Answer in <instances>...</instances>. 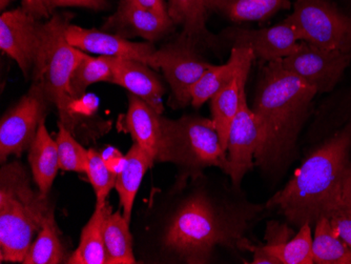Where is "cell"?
I'll list each match as a JSON object with an SVG mask.
<instances>
[{
  "instance_id": "6da1fadb",
  "label": "cell",
  "mask_w": 351,
  "mask_h": 264,
  "mask_svg": "<svg viewBox=\"0 0 351 264\" xmlns=\"http://www.w3.org/2000/svg\"><path fill=\"white\" fill-rule=\"evenodd\" d=\"M254 211L204 185L177 201L169 210L149 208L138 216L134 246L138 261L210 263L217 248L246 251L248 221Z\"/></svg>"
},
{
  "instance_id": "7a4b0ae2",
  "label": "cell",
  "mask_w": 351,
  "mask_h": 264,
  "mask_svg": "<svg viewBox=\"0 0 351 264\" xmlns=\"http://www.w3.org/2000/svg\"><path fill=\"white\" fill-rule=\"evenodd\" d=\"M317 91L283 68L267 62L254 96L252 112L261 128L254 163L265 171L285 167L293 158L298 137Z\"/></svg>"
},
{
  "instance_id": "3957f363",
  "label": "cell",
  "mask_w": 351,
  "mask_h": 264,
  "mask_svg": "<svg viewBox=\"0 0 351 264\" xmlns=\"http://www.w3.org/2000/svg\"><path fill=\"white\" fill-rule=\"evenodd\" d=\"M351 123L317 147L298 169L295 176L267 201L297 226H315L321 217L332 214L341 181L350 163Z\"/></svg>"
},
{
  "instance_id": "277c9868",
  "label": "cell",
  "mask_w": 351,
  "mask_h": 264,
  "mask_svg": "<svg viewBox=\"0 0 351 264\" xmlns=\"http://www.w3.org/2000/svg\"><path fill=\"white\" fill-rule=\"evenodd\" d=\"M54 210L49 195L32 187L19 161L0 169V261L23 263L47 215Z\"/></svg>"
},
{
  "instance_id": "5b68a950",
  "label": "cell",
  "mask_w": 351,
  "mask_h": 264,
  "mask_svg": "<svg viewBox=\"0 0 351 264\" xmlns=\"http://www.w3.org/2000/svg\"><path fill=\"white\" fill-rule=\"evenodd\" d=\"M161 139L156 163L178 167L177 183L197 178L207 167L228 169V152L223 149L214 120L197 115L179 119L160 117Z\"/></svg>"
},
{
  "instance_id": "8992f818",
  "label": "cell",
  "mask_w": 351,
  "mask_h": 264,
  "mask_svg": "<svg viewBox=\"0 0 351 264\" xmlns=\"http://www.w3.org/2000/svg\"><path fill=\"white\" fill-rule=\"evenodd\" d=\"M70 21L63 15H54L43 23V39L34 70L33 84H38L58 111L61 123L74 133L77 119L73 102L77 100L71 90V80L79 61L86 52L75 48L66 38Z\"/></svg>"
},
{
  "instance_id": "52a82bcc",
  "label": "cell",
  "mask_w": 351,
  "mask_h": 264,
  "mask_svg": "<svg viewBox=\"0 0 351 264\" xmlns=\"http://www.w3.org/2000/svg\"><path fill=\"white\" fill-rule=\"evenodd\" d=\"M285 21L300 40L319 48L351 52V17L327 0H295Z\"/></svg>"
},
{
  "instance_id": "ba28073f",
  "label": "cell",
  "mask_w": 351,
  "mask_h": 264,
  "mask_svg": "<svg viewBox=\"0 0 351 264\" xmlns=\"http://www.w3.org/2000/svg\"><path fill=\"white\" fill-rule=\"evenodd\" d=\"M212 66L199 54L193 41L180 35L173 43L156 50L151 68L162 71L171 86L173 104L185 108L191 104L195 84Z\"/></svg>"
},
{
  "instance_id": "9c48e42d",
  "label": "cell",
  "mask_w": 351,
  "mask_h": 264,
  "mask_svg": "<svg viewBox=\"0 0 351 264\" xmlns=\"http://www.w3.org/2000/svg\"><path fill=\"white\" fill-rule=\"evenodd\" d=\"M51 104L38 84H32L27 94L5 112L0 120V163L10 156H21L29 149Z\"/></svg>"
},
{
  "instance_id": "30bf717a",
  "label": "cell",
  "mask_w": 351,
  "mask_h": 264,
  "mask_svg": "<svg viewBox=\"0 0 351 264\" xmlns=\"http://www.w3.org/2000/svg\"><path fill=\"white\" fill-rule=\"evenodd\" d=\"M284 69L297 75L319 93L335 88L351 62V52L319 48L301 41L295 53L280 59Z\"/></svg>"
},
{
  "instance_id": "8fae6325",
  "label": "cell",
  "mask_w": 351,
  "mask_h": 264,
  "mask_svg": "<svg viewBox=\"0 0 351 264\" xmlns=\"http://www.w3.org/2000/svg\"><path fill=\"white\" fill-rule=\"evenodd\" d=\"M43 39V23L23 8L0 16V50L15 61L25 77L33 73Z\"/></svg>"
},
{
  "instance_id": "7c38bea8",
  "label": "cell",
  "mask_w": 351,
  "mask_h": 264,
  "mask_svg": "<svg viewBox=\"0 0 351 264\" xmlns=\"http://www.w3.org/2000/svg\"><path fill=\"white\" fill-rule=\"evenodd\" d=\"M261 143V128L246 94L242 97L238 113L232 120L228 143V169L226 174L232 179V187L240 188L244 176L252 169L254 155Z\"/></svg>"
},
{
  "instance_id": "4fadbf2b",
  "label": "cell",
  "mask_w": 351,
  "mask_h": 264,
  "mask_svg": "<svg viewBox=\"0 0 351 264\" xmlns=\"http://www.w3.org/2000/svg\"><path fill=\"white\" fill-rule=\"evenodd\" d=\"M66 38L73 47L88 54L131 59L149 67L156 52L153 43H134L120 35L102 29H86L72 23L66 27Z\"/></svg>"
},
{
  "instance_id": "5bb4252c",
  "label": "cell",
  "mask_w": 351,
  "mask_h": 264,
  "mask_svg": "<svg viewBox=\"0 0 351 264\" xmlns=\"http://www.w3.org/2000/svg\"><path fill=\"white\" fill-rule=\"evenodd\" d=\"M226 37L237 48H248L254 58L271 62L293 54L299 48L300 40L293 25L287 21L259 29H230Z\"/></svg>"
},
{
  "instance_id": "9a60e30c",
  "label": "cell",
  "mask_w": 351,
  "mask_h": 264,
  "mask_svg": "<svg viewBox=\"0 0 351 264\" xmlns=\"http://www.w3.org/2000/svg\"><path fill=\"white\" fill-rule=\"evenodd\" d=\"M173 25L171 19H165L142 9L130 0H120L117 11L108 17L102 25V31L120 35L124 38L141 37L153 43L165 37Z\"/></svg>"
},
{
  "instance_id": "2e32d148",
  "label": "cell",
  "mask_w": 351,
  "mask_h": 264,
  "mask_svg": "<svg viewBox=\"0 0 351 264\" xmlns=\"http://www.w3.org/2000/svg\"><path fill=\"white\" fill-rule=\"evenodd\" d=\"M254 53L248 48H241V58L236 74L228 84L213 96L212 119L220 137L223 149L228 152V135L232 120L238 113L242 97L245 95V86L248 74L254 60Z\"/></svg>"
},
{
  "instance_id": "e0dca14e",
  "label": "cell",
  "mask_w": 351,
  "mask_h": 264,
  "mask_svg": "<svg viewBox=\"0 0 351 264\" xmlns=\"http://www.w3.org/2000/svg\"><path fill=\"white\" fill-rule=\"evenodd\" d=\"M112 84L129 91L162 115L165 88L151 67L140 61L114 57Z\"/></svg>"
},
{
  "instance_id": "ac0fdd59",
  "label": "cell",
  "mask_w": 351,
  "mask_h": 264,
  "mask_svg": "<svg viewBox=\"0 0 351 264\" xmlns=\"http://www.w3.org/2000/svg\"><path fill=\"white\" fill-rule=\"evenodd\" d=\"M155 163V158L136 143L124 156L123 165L118 173L115 189L119 195L122 214L130 224H132L134 202L142 179Z\"/></svg>"
},
{
  "instance_id": "d6986e66",
  "label": "cell",
  "mask_w": 351,
  "mask_h": 264,
  "mask_svg": "<svg viewBox=\"0 0 351 264\" xmlns=\"http://www.w3.org/2000/svg\"><path fill=\"white\" fill-rule=\"evenodd\" d=\"M161 115L149 104L133 94H129V108L125 116V129L134 143L157 157L161 139Z\"/></svg>"
},
{
  "instance_id": "ffe728a7",
  "label": "cell",
  "mask_w": 351,
  "mask_h": 264,
  "mask_svg": "<svg viewBox=\"0 0 351 264\" xmlns=\"http://www.w3.org/2000/svg\"><path fill=\"white\" fill-rule=\"evenodd\" d=\"M29 163L37 188L50 194L57 173L60 169L56 141L47 132L45 120L41 122L29 149Z\"/></svg>"
},
{
  "instance_id": "44dd1931",
  "label": "cell",
  "mask_w": 351,
  "mask_h": 264,
  "mask_svg": "<svg viewBox=\"0 0 351 264\" xmlns=\"http://www.w3.org/2000/svg\"><path fill=\"white\" fill-rule=\"evenodd\" d=\"M113 208L110 204L96 206L88 224L82 228L78 246L69 258V264H106L104 228Z\"/></svg>"
},
{
  "instance_id": "7402d4cb",
  "label": "cell",
  "mask_w": 351,
  "mask_h": 264,
  "mask_svg": "<svg viewBox=\"0 0 351 264\" xmlns=\"http://www.w3.org/2000/svg\"><path fill=\"white\" fill-rule=\"evenodd\" d=\"M210 12L234 23L265 21L291 7V0H206Z\"/></svg>"
},
{
  "instance_id": "603a6c76",
  "label": "cell",
  "mask_w": 351,
  "mask_h": 264,
  "mask_svg": "<svg viewBox=\"0 0 351 264\" xmlns=\"http://www.w3.org/2000/svg\"><path fill=\"white\" fill-rule=\"evenodd\" d=\"M167 5L173 25L183 27L182 36L196 45L203 41L210 43L212 34L206 29L210 12L206 0H167Z\"/></svg>"
},
{
  "instance_id": "cb8c5ba5",
  "label": "cell",
  "mask_w": 351,
  "mask_h": 264,
  "mask_svg": "<svg viewBox=\"0 0 351 264\" xmlns=\"http://www.w3.org/2000/svg\"><path fill=\"white\" fill-rule=\"evenodd\" d=\"M122 212L110 213L104 228L106 264H135L134 236Z\"/></svg>"
},
{
  "instance_id": "d4e9b609",
  "label": "cell",
  "mask_w": 351,
  "mask_h": 264,
  "mask_svg": "<svg viewBox=\"0 0 351 264\" xmlns=\"http://www.w3.org/2000/svg\"><path fill=\"white\" fill-rule=\"evenodd\" d=\"M313 263L351 264V248L338 235L327 217H321L315 226Z\"/></svg>"
},
{
  "instance_id": "484cf974",
  "label": "cell",
  "mask_w": 351,
  "mask_h": 264,
  "mask_svg": "<svg viewBox=\"0 0 351 264\" xmlns=\"http://www.w3.org/2000/svg\"><path fill=\"white\" fill-rule=\"evenodd\" d=\"M64 259V246L61 241L55 211L47 215L43 228L32 243L23 264H59Z\"/></svg>"
},
{
  "instance_id": "4316f807",
  "label": "cell",
  "mask_w": 351,
  "mask_h": 264,
  "mask_svg": "<svg viewBox=\"0 0 351 264\" xmlns=\"http://www.w3.org/2000/svg\"><path fill=\"white\" fill-rule=\"evenodd\" d=\"M240 58L241 48L234 47L232 49L230 59L226 64H213L208 70L205 71L204 74L191 91V106L194 108H200L207 100L212 99L213 96L223 86L228 84L236 74Z\"/></svg>"
},
{
  "instance_id": "83f0119b",
  "label": "cell",
  "mask_w": 351,
  "mask_h": 264,
  "mask_svg": "<svg viewBox=\"0 0 351 264\" xmlns=\"http://www.w3.org/2000/svg\"><path fill=\"white\" fill-rule=\"evenodd\" d=\"M114 57H92L86 53L79 61L71 80V90L76 99L82 97L86 88L98 82H113Z\"/></svg>"
},
{
  "instance_id": "f1b7e54d",
  "label": "cell",
  "mask_w": 351,
  "mask_h": 264,
  "mask_svg": "<svg viewBox=\"0 0 351 264\" xmlns=\"http://www.w3.org/2000/svg\"><path fill=\"white\" fill-rule=\"evenodd\" d=\"M313 243L311 226L304 224L300 226L297 234L286 243L280 245L265 244V246L281 264H313Z\"/></svg>"
},
{
  "instance_id": "f546056e",
  "label": "cell",
  "mask_w": 351,
  "mask_h": 264,
  "mask_svg": "<svg viewBox=\"0 0 351 264\" xmlns=\"http://www.w3.org/2000/svg\"><path fill=\"white\" fill-rule=\"evenodd\" d=\"M58 133L56 136L58 147L59 165L60 169L68 172L86 173L88 167V151L73 137L61 122L58 123Z\"/></svg>"
},
{
  "instance_id": "4dcf8cb0",
  "label": "cell",
  "mask_w": 351,
  "mask_h": 264,
  "mask_svg": "<svg viewBox=\"0 0 351 264\" xmlns=\"http://www.w3.org/2000/svg\"><path fill=\"white\" fill-rule=\"evenodd\" d=\"M86 174L96 194V206H106L108 204V197L110 191L115 188L117 173L106 165L101 154L95 149H90Z\"/></svg>"
},
{
  "instance_id": "1f68e13d",
  "label": "cell",
  "mask_w": 351,
  "mask_h": 264,
  "mask_svg": "<svg viewBox=\"0 0 351 264\" xmlns=\"http://www.w3.org/2000/svg\"><path fill=\"white\" fill-rule=\"evenodd\" d=\"M341 212L351 213V161L345 169L342 181H341L336 206L330 216Z\"/></svg>"
},
{
  "instance_id": "d6a6232c",
  "label": "cell",
  "mask_w": 351,
  "mask_h": 264,
  "mask_svg": "<svg viewBox=\"0 0 351 264\" xmlns=\"http://www.w3.org/2000/svg\"><path fill=\"white\" fill-rule=\"evenodd\" d=\"M21 8L37 21L50 19L54 16L52 0H21Z\"/></svg>"
},
{
  "instance_id": "836d02e7",
  "label": "cell",
  "mask_w": 351,
  "mask_h": 264,
  "mask_svg": "<svg viewBox=\"0 0 351 264\" xmlns=\"http://www.w3.org/2000/svg\"><path fill=\"white\" fill-rule=\"evenodd\" d=\"M295 236L293 228L287 224L271 221L266 226V245H280L286 243Z\"/></svg>"
},
{
  "instance_id": "e575fe53",
  "label": "cell",
  "mask_w": 351,
  "mask_h": 264,
  "mask_svg": "<svg viewBox=\"0 0 351 264\" xmlns=\"http://www.w3.org/2000/svg\"><path fill=\"white\" fill-rule=\"evenodd\" d=\"M338 235L351 248V213H337L329 217Z\"/></svg>"
},
{
  "instance_id": "d590c367",
  "label": "cell",
  "mask_w": 351,
  "mask_h": 264,
  "mask_svg": "<svg viewBox=\"0 0 351 264\" xmlns=\"http://www.w3.org/2000/svg\"><path fill=\"white\" fill-rule=\"evenodd\" d=\"M55 8H84L93 11H104L108 9L106 0H52Z\"/></svg>"
},
{
  "instance_id": "8d00e7d4",
  "label": "cell",
  "mask_w": 351,
  "mask_h": 264,
  "mask_svg": "<svg viewBox=\"0 0 351 264\" xmlns=\"http://www.w3.org/2000/svg\"><path fill=\"white\" fill-rule=\"evenodd\" d=\"M246 251L254 254L252 264H281L279 260L268 251L265 244L264 245H254L252 242H248L246 245Z\"/></svg>"
},
{
  "instance_id": "74e56055",
  "label": "cell",
  "mask_w": 351,
  "mask_h": 264,
  "mask_svg": "<svg viewBox=\"0 0 351 264\" xmlns=\"http://www.w3.org/2000/svg\"><path fill=\"white\" fill-rule=\"evenodd\" d=\"M130 1L139 5L142 9L157 14L159 16L169 19L167 5L165 3V0H130Z\"/></svg>"
},
{
  "instance_id": "f35d334b",
  "label": "cell",
  "mask_w": 351,
  "mask_h": 264,
  "mask_svg": "<svg viewBox=\"0 0 351 264\" xmlns=\"http://www.w3.org/2000/svg\"><path fill=\"white\" fill-rule=\"evenodd\" d=\"M14 0H0V10L5 12V10L13 3Z\"/></svg>"
}]
</instances>
